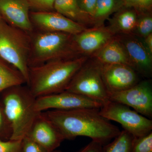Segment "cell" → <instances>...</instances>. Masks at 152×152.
<instances>
[{
    "label": "cell",
    "mask_w": 152,
    "mask_h": 152,
    "mask_svg": "<svg viewBox=\"0 0 152 152\" xmlns=\"http://www.w3.org/2000/svg\"><path fill=\"white\" fill-rule=\"evenodd\" d=\"M100 109L49 110L42 113L56 126L65 140L86 137L104 145L121 131L100 114Z\"/></svg>",
    "instance_id": "cell-1"
},
{
    "label": "cell",
    "mask_w": 152,
    "mask_h": 152,
    "mask_svg": "<svg viewBox=\"0 0 152 152\" xmlns=\"http://www.w3.org/2000/svg\"><path fill=\"white\" fill-rule=\"evenodd\" d=\"M88 59V57L80 56L31 67L26 85L36 98L65 91L74 76Z\"/></svg>",
    "instance_id": "cell-2"
},
{
    "label": "cell",
    "mask_w": 152,
    "mask_h": 152,
    "mask_svg": "<svg viewBox=\"0 0 152 152\" xmlns=\"http://www.w3.org/2000/svg\"><path fill=\"white\" fill-rule=\"evenodd\" d=\"M0 98L12 134L10 140H21L26 136L39 114L35 109L36 98L26 84L10 87L0 92Z\"/></svg>",
    "instance_id": "cell-3"
},
{
    "label": "cell",
    "mask_w": 152,
    "mask_h": 152,
    "mask_svg": "<svg viewBox=\"0 0 152 152\" xmlns=\"http://www.w3.org/2000/svg\"><path fill=\"white\" fill-rule=\"evenodd\" d=\"M73 35L34 30L30 34L29 68L55 60L80 56L76 50Z\"/></svg>",
    "instance_id": "cell-4"
},
{
    "label": "cell",
    "mask_w": 152,
    "mask_h": 152,
    "mask_svg": "<svg viewBox=\"0 0 152 152\" xmlns=\"http://www.w3.org/2000/svg\"><path fill=\"white\" fill-rule=\"evenodd\" d=\"M30 34L0 20V58L16 68L28 83Z\"/></svg>",
    "instance_id": "cell-5"
},
{
    "label": "cell",
    "mask_w": 152,
    "mask_h": 152,
    "mask_svg": "<svg viewBox=\"0 0 152 152\" xmlns=\"http://www.w3.org/2000/svg\"><path fill=\"white\" fill-rule=\"evenodd\" d=\"M66 91L78 94L102 104L110 101L103 80L101 64L94 59L88 61L74 76Z\"/></svg>",
    "instance_id": "cell-6"
},
{
    "label": "cell",
    "mask_w": 152,
    "mask_h": 152,
    "mask_svg": "<svg viewBox=\"0 0 152 152\" xmlns=\"http://www.w3.org/2000/svg\"><path fill=\"white\" fill-rule=\"evenodd\" d=\"M100 114L109 121L121 125L124 130L135 138L148 134L152 132V121L132 110L129 106L109 101L99 110Z\"/></svg>",
    "instance_id": "cell-7"
},
{
    "label": "cell",
    "mask_w": 152,
    "mask_h": 152,
    "mask_svg": "<svg viewBox=\"0 0 152 152\" xmlns=\"http://www.w3.org/2000/svg\"><path fill=\"white\" fill-rule=\"evenodd\" d=\"M109 100L129 106L149 118H152V84L151 80L139 81L127 89L108 92Z\"/></svg>",
    "instance_id": "cell-8"
},
{
    "label": "cell",
    "mask_w": 152,
    "mask_h": 152,
    "mask_svg": "<svg viewBox=\"0 0 152 152\" xmlns=\"http://www.w3.org/2000/svg\"><path fill=\"white\" fill-rule=\"evenodd\" d=\"M102 104L68 91L36 98L35 109L42 113L49 110H69L80 108H101Z\"/></svg>",
    "instance_id": "cell-9"
},
{
    "label": "cell",
    "mask_w": 152,
    "mask_h": 152,
    "mask_svg": "<svg viewBox=\"0 0 152 152\" xmlns=\"http://www.w3.org/2000/svg\"><path fill=\"white\" fill-rule=\"evenodd\" d=\"M34 30L48 32H62L77 34L88 28L54 11L30 12Z\"/></svg>",
    "instance_id": "cell-10"
},
{
    "label": "cell",
    "mask_w": 152,
    "mask_h": 152,
    "mask_svg": "<svg viewBox=\"0 0 152 152\" xmlns=\"http://www.w3.org/2000/svg\"><path fill=\"white\" fill-rule=\"evenodd\" d=\"M116 37L124 49L131 67L142 76L150 77L152 73V54L146 48L142 39L132 34Z\"/></svg>",
    "instance_id": "cell-11"
},
{
    "label": "cell",
    "mask_w": 152,
    "mask_h": 152,
    "mask_svg": "<svg viewBox=\"0 0 152 152\" xmlns=\"http://www.w3.org/2000/svg\"><path fill=\"white\" fill-rule=\"evenodd\" d=\"M104 26L88 28L73 36L76 50L80 56H92L115 37Z\"/></svg>",
    "instance_id": "cell-12"
},
{
    "label": "cell",
    "mask_w": 152,
    "mask_h": 152,
    "mask_svg": "<svg viewBox=\"0 0 152 152\" xmlns=\"http://www.w3.org/2000/svg\"><path fill=\"white\" fill-rule=\"evenodd\" d=\"M26 136L48 152L57 150L65 140L56 126L42 113L36 117Z\"/></svg>",
    "instance_id": "cell-13"
},
{
    "label": "cell",
    "mask_w": 152,
    "mask_h": 152,
    "mask_svg": "<svg viewBox=\"0 0 152 152\" xmlns=\"http://www.w3.org/2000/svg\"><path fill=\"white\" fill-rule=\"evenodd\" d=\"M103 80L108 92L124 91L137 83V72L124 64H102Z\"/></svg>",
    "instance_id": "cell-14"
},
{
    "label": "cell",
    "mask_w": 152,
    "mask_h": 152,
    "mask_svg": "<svg viewBox=\"0 0 152 152\" xmlns=\"http://www.w3.org/2000/svg\"><path fill=\"white\" fill-rule=\"evenodd\" d=\"M28 0H0V15L7 23L30 34L34 31Z\"/></svg>",
    "instance_id": "cell-15"
},
{
    "label": "cell",
    "mask_w": 152,
    "mask_h": 152,
    "mask_svg": "<svg viewBox=\"0 0 152 152\" xmlns=\"http://www.w3.org/2000/svg\"><path fill=\"white\" fill-rule=\"evenodd\" d=\"M92 57L102 64H124L131 67L124 49L116 36Z\"/></svg>",
    "instance_id": "cell-16"
},
{
    "label": "cell",
    "mask_w": 152,
    "mask_h": 152,
    "mask_svg": "<svg viewBox=\"0 0 152 152\" xmlns=\"http://www.w3.org/2000/svg\"><path fill=\"white\" fill-rule=\"evenodd\" d=\"M137 12L132 8L123 7L117 11L110 20L107 27L115 36L132 34L138 18Z\"/></svg>",
    "instance_id": "cell-17"
},
{
    "label": "cell",
    "mask_w": 152,
    "mask_h": 152,
    "mask_svg": "<svg viewBox=\"0 0 152 152\" xmlns=\"http://www.w3.org/2000/svg\"><path fill=\"white\" fill-rule=\"evenodd\" d=\"M54 10L86 27H94L92 18L82 10L78 0H55Z\"/></svg>",
    "instance_id": "cell-18"
},
{
    "label": "cell",
    "mask_w": 152,
    "mask_h": 152,
    "mask_svg": "<svg viewBox=\"0 0 152 152\" xmlns=\"http://www.w3.org/2000/svg\"><path fill=\"white\" fill-rule=\"evenodd\" d=\"M23 84L26 81L22 74L0 58V92L10 87Z\"/></svg>",
    "instance_id": "cell-19"
},
{
    "label": "cell",
    "mask_w": 152,
    "mask_h": 152,
    "mask_svg": "<svg viewBox=\"0 0 152 152\" xmlns=\"http://www.w3.org/2000/svg\"><path fill=\"white\" fill-rule=\"evenodd\" d=\"M123 8L121 0H97L93 17L94 27L104 26V23L114 12Z\"/></svg>",
    "instance_id": "cell-20"
},
{
    "label": "cell",
    "mask_w": 152,
    "mask_h": 152,
    "mask_svg": "<svg viewBox=\"0 0 152 152\" xmlns=\"http://www.w3.org/2000/svg\"><path fill=\"white\" fill-rule=\"evenodd\" d=\"M134 138L126 131H121L111 142L103 145V152H131Z\"/></svg>",
    "instance_id": "cell-21"
},
{
    "label": "cell",
    "mask_w": 152,
    "mask_h": 152,
    "mask_svg": "<svg viewBox=\"0 0 152 152\" xmlns=\"http://www.w3.org/2000/svg\"><path fill=\"white\" fill-rule=\"evenodd\" d=\"M152 34V17L149 12L138 13L137 23L132 34L143 39Z\"/></svg>",
    "instance_id": "cell-22"
},
{
    "label": "cell",
    "mask_w": 152,
    "mask_h": 152,
    "mask_svg": "<svg viewBox=\"0 0 152 152\" xmlns=\"http://www.w3.org/2000/svg\"><path fill=\"white\" fill-rule=\"evenodd\" d=\"M131 152H152V132L142 137L134 138Z\"/></svg>",
    "instance_id": "cell-23"
},
{
    "label": "cell",
    "mask_w": 152,
    "mask_h": 152,
    "mask_svg": "<svg viewBox=\"0 0 152 152\" xmlns=\"http://www.w3.org/2000/svg\"><path fill=\"white\" fill-rule=\"evenodd\" d=\"M123 7L135 10L138 13L149 12L151 9L152 0H121Z\"/></svg>",
    "instance_id": "cell-24"
},
{
    "label": "cell",
    "mask_w": 152,
    "mask_h": 152,
    "mask_svg": "<svg viewBox=\"0 0 152 152\" xmlns=\"http://www.w3.org/2000/svg\"><path fill=\"white\" fill-rule=\"evenodd\" d=\"M12 134L10 124L6 117L2 103L0 98V140H10Z\"/></svg>",
    "instance_id": "cell-25"
},
{
    "label": "cell",
    "mask_w": 152,
    "mask_h": 152,
    "mask_svg": "<svg viewBox=\"0 0 152 152\" xmlns=\"http://www.w3.org/2000/svg\"><path fill=\"white\" fill-rule=\"evenodd\" d=\"M31 8L38 12L53 11L55 0H28Z\"/></svg>",
    "instance_id": "cell-26"
},
{
    "label": "cell",
    "mask_w": 152,
    "mask_h": 152,
    "mask_svg": "<svg viewBox=\"0 0 152 152\" xmlns=\"http://www.w3.org/2000/svg\"><path fill=\"white\" fill-rule=\"evenodd\" d=\"M21 140H0V152H21Z\"/></svg>",
    "instance_id": "cell-27"
},
{
    "label": "cell",
    "mask_w": 152,
    "mask_h": 152,
    "mask_svg": "<svg viewBox=\"0 0 152 152\" xmlns=\"http://www.w3.org/2000/svg\"><path fill=\"white\" fill-rule=\"evenodd\" d=\"M21 152H48L43 148L28 137L21 140Z\"/></svg>",
    "instance_id": "cell-28"
},
{
    "label": "cell",
    "mask_w": 152,
    "mask_h": 152,
    "mask_svg": "<svg viewBox=\"0 0 152 152\" xmlns=\"http://www.w3.org/2000/svg\"><path fill=\"white\" fill-rule=\"evenodd\" d=\"M97 0H78L79 6L82 10L93 18L94 15Z\"/></svg>",
    "instance_id": "cell-29"
},
{
    "label": "cell",
    "mask_w": 152,
    "mask_h": 152,
    "mask_svg": "<svg viewBox=\"0 0 152 152\" xmlns=\"http://www.w3.org/2000/svg\"><path fill=\"white\" fill-rule=\"evenodd\" d=\"M103 145L92 140L89 143L77 152H103Z\"/></svg>",
    "instance_id": "cell-30"
},
{
    "label": "cell",
    "mask_w": 152,
    "mask_h": 152,
    "mask_svg": "<svg viewBox=\"0 0 152 152\" xmlns=\"http://www.w3.org/2000/svg\"><path fill=\"white\" fill-rule=\"evenodd\" d=\"M142 39L147 50L150 52V53L152 54V34Z\"/></svg>",
    "instance_id": "cell-31"
},
{
    "label": "cell",
    "mask_w": 152,
    "mask_h": 152,
    "mask_svg": "<svg viewBox=\"0 0 152 152\" xmlns=\"http://www.w3.org/2000/svg\"><path fill=\"white\" fill-rule=\"evenodd\" d=\"M51 152H62L61 151H59V150H55V151H53Z\"/></svg>",
    "instance_id": "cell-32"
},
{
    "label": "cell",
    "mask_w": 152,
    "mask_h": 152,
    "mask_svg": "<svg viewBox=\"0 0 152 152\" xmlns=\"http://www.w3.org/2000/svg\"><path fill=\"white\" fill-rule=\"evenodd\" d=\"M2 19L1 17V15H0V20Z\"/></svg>",
    "instance_id": "cell-33"
}]
</instances>
